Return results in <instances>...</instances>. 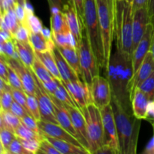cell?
<instances>
[{"instance_id":"obj_1","label":"cell","mask_w":154,"mask_h":154,"mask_svg":"<svg viewBox=\"0 0 154 154\" xmlns=\"http://www.w3.org/2000/svg\"><path fill=\"white\" fill-rule=\"evenodd\" d=\"M106 73L112 95L126 108H129L130 85L133 77L132 57L123 55L117 50L114 54H111Z\"/></svg>"},{"instance_id":"obj_2","label":"cell","mask_w":154,"mask_h":154,"mask_svg":"<svg viewBox=\"0 0 154 154\" xmlns=\"http://www.w3.org/2000/svg\"><path fill=\"white\" fill-rule=\"evenodd\" d=\"M111 105L114 111L120 154H135L137 152L141 120L129 111L117 98L112 95Z\"/></svg>"},{"instance_id":"obj_3","label":"cell","mask_w":154,"mask_h":154,"mask_svg":"<svg viewBox=\"0 0 154 154\" xmlns=\"http://www.w3.org/2000/svg\"><path fill=\"white\" fill-rule=\"evenodd\" d=\"M133 11L132 2L114 0V29L116 48L120 53L132 57Z\"/></svg>"},{"instance_id":"obj_4","label":"cell","mask_w":154,"mask_h":154,"mask_svg":"<svg viewBox=\"0 0 154 154\" xmlns=\"http://www.w3.org/2000/svg\"><path fill=\"white\" fill-rule=\"evenodd\" d=\"M84 27L98 65L106 72L96 0H84Z\"/></svg>"},{"instance_id":"obj_5","label":"cell","mask_w":154,"mask_h":154,"mask_svg":"<svg viewBox=\"0 0 154 154\" xmlns=\"http://www.w3.org/2000/svg\"><path fill=\"white\" fill-rule=\"evenodd\" d=\"M96 2L107 72L112 54V45L114 39V5L109 4L106 0H96Z\"/></svg>"},{"instance_id":"obj_6","label":"cell","mask_w":154,"mask_h":154,"mask_svg":"<svg viewBox=\"0 0 154 154\" xmlns=\"http://www.w3.org/2000/svg\"><path fill=\"white\" fill-rule=\"evenodd\" d=\"M81 110L87 123L89 150L90 153H96L104 145V127L101 111L94 104H90Z\"/></svg>"},{"instance_id":"obj_7","label":"cell","mask_w":154,"mask_h":154,"mask_svg":"<svg viewBox=\"0 0 154 154\" xmlns=\"http://www.w3.org/2000/svg\"><path fill=\"white\" fill-rule=\"evenodd\" d=\"M79 55L81 69V78L90 85L93 78L99 75L100 68L91 49L88 38L84 28L83 36L77 49Z\"/></svg>"},{"instance_id":"obj_8","label":"cell","mask_w":154,"mask_h":154,"mask_svg":"<svg viewBox=\"0 0 154 154\" xmlns=\"http://www.w3.org/2000/svg\"><path fill=\"white\" fill-rule=\"evenodd\" d=\"M100 111L104 127V145L109 147L114 154H120L118 135L112 106L110 104Z\"/></svg>"},{"instance_id":"obj_9","label":"cell","mask_w":154,"mask_h":154,"mask_svg":"<svg viewBox=\"0 0 154 154\" xmlns=\"http://www.w3.org/2000/svg\"><path fill=\"white\" fill-rule=\"evenodd\" d=\"M93 104L102 109L110 105L112 99V90L111 84L107 78L97 75L90 84Z\"/></svg>"},{"instance_id":"obj_10","label":"cell","mask_w":154,"mask_h":154,"mask_svg":"<svg viewBox=\"0 0 154 154\" xmlns=\"http://www.w3.org/2000/svg\"><path fill=\"white\" fill-rule=\"evenodd\" d=\"M63 83L80 109L88 106L90 104H93L90 85L85 81L78 79Z\"/></svg>"},{"instance_id":"obj_11","label":"cell","mask_w":154,"mask_h":154,"mask_svg":"<svg viewBox=\"0 0 154 154\" xmlns=\"http://www.w3.org/2000/svg\"><path fill=\"white\" fill-rule=\"evenodd\" d=\"M4 57L7 61L8 64L11 67L13 68L15 72L17 73L18 76L20 78L21 82H22L24 91L26 93V94L35 96L37 84H36L35 78L32 70L26 67L19 59Z\"/></svg>"},{"instance_id":"obj_12","label":"cell","mask_w":154,"mask_h":154,"mask_svg":"<svg viewBox=\"0 0 154 154\" xmlns=\"http://www.w3.org/2000/svg\"><path fill=\"white\" fill-rule=\"evenodd\" d=\"M33 74H34V72H33ZM34 76L35 78L36 84H37L35 96L37 97L38 101L41 120H44V121L55 123V124H59L58 120H57V117H56L55 111H54V103H53L51 96L47 93L41 81H39L38 78L36 77L35 74Z\"/></svg>"},{"instance_id":"obj_13","label":"cell","mask_w":154,"mask_h":154,"mask_svg":"<svg viewBox=\"0 0 154 154\" xmlns=\"http://www.w3.org/2000/svg\"><path fill=\"white\" fill-rule=\"evenodd\" d=\"M150 23L148 7L140 8L133 12L132 23V51L136 48L139 42L145 34L148 25Z\"/></svg>"},{"instance_id":"obj_14","label":"cell","mask_w":154,"mask_h":154,"mask_svg":"<svg viewBox=\"0 0 154 154\" xmlns=\"http://www.w3.org/2000/svg\"><path fill=\"white\" fill-rule=\"evenodd\" d=\"M153 27L151 22L148 25L145 34L143 36L142 39L138 46L136 47L132 54V64L133 69V76L137 73L138 69L141 66L143 60L145 58L146 55L151 50L152 40H153Z\"/></svg>"},{"instance_id":"obj_15","label":"cell","mask_w":154,"mask_h":154,"mask_svg":"<svg viewBox=\"0 0 154 154\" xmlns=\"http://www.w3.org/2000/svg\"><path fill=\"white\" fill-rule=\"evenodd\" d=\"M38 125L39 129L41 131V134L43 136L52 137V138L68 141V142L72 143L74 144L84 147L81 142L75 137H74L72 134L67 132L66 129H63L60 125L44 121L42 120L38 121Z\"/></svg>"},{"instance_id":"obj_16","label":"cell","mask_w":154,"mask_h":154,"mask_svg":"<svg viewBox=\"0 0 154 154\" xmlns=\"http://www.w3.org/2000/svg\"><path fill=\"white\" fill-rule=\"evenodd\" d=\"M70 114L72 124L77 132L78 141L81 142L83 147L87 149L89 152V140L88 133L86 120L82 111L78 107L66 106Z\"/></svg>"},{"instance_id":"obj_17","label":"cell","mask_w":154,"mask_h":154,"mask_svg":"<svg viewBox=\"0 0 154 154\" xmlns=\"http://www.w3.org/2000/svg\"><path fill=\"white\" fill-rule=\"evenodd\" d=\"M154 72V57L151 51H149L143 60L137 73L132 77L130 85V99L135 89L147 79ZM131 101V100H130Z\"/></svg>"},{"instance_id":"obj_18","label":"cell","mask_w":154,"mask_h":154,"mask_svg":"<svg viewBox=\"0 0 154 154\" xmlns=\"http://www.w3.org/2000/svg\"><path fill=\"white\" fill-rule=\"evenodd\" d=\"M63 12L64 13L65 17H66V22H67L69 30H70L72 34L73 35L74 37L76 39L78 46L79 43L81 42V38H82L84 25H83L76 10L72 6L70 2L66 5Z\"/></svg>"},{"instance_id":"obj_19","label":"cell","mask_w":154,"mask_h":154,"mask_svg":"<svg viewBox=\"0 0 154 154\" xmlns=\"http://www.w3.org/2000/svg\"><path fill=\"white\" fill-rule=\"evenodd\" d=\"M48 93V92H47ZM49 96H51V99L54 103V111H55L56 117H57L58 123L63 129H66L67 132L72 134L74 137L78 139V135H77V132L75 131V128H74L73 124H72V119H71L70 114H69V111L66 108V107L60 102V100L54 97L53 95L48 93Z\"/></svg>"},{"instance_id":"obj_20","label":"cell","mask_w":154,"mask_h":154,"mask_svg":"<svg viewBox=\"0 0 154 154\" xmlns=\"http://www.w3.org/2000/svg\"><path fill=\"white\" fill-rule=\"evenodd\" d=\"M53 53H54V58L57 62V67H58L63 82L66 83L69 82V81L81 79L79 75H78V73L75 72V69L70 66L67 60L64 58V57L61 54L59 48L56 46V45L53 49Z\"/></svg>"},{"instance_id":"obj_21","label":"cell","mask_w":154,"mask_h":154,"mask_svg":"<svg viewBox=\"0 0 154 154\" xmlns=\"http://www.w3.org/2000/svg\"><path fill=\"white\" fill-rule=\"evenodd\" d=\"M131 106L134 115L139 120H146L148 107V96L139 88H136L131 97Z\"/></svg>"},{"instance_id":"obj_22","label":"cell","mask_w":154,"mask_h":154,"mask_svg":"<svg viewBox=\"0 0 154 154\" xmlns=\"http://www.w3.org/2000/svg\"><path fill=\"white\" fill-rule=\"evenodd\" d=\"M14 42L17 53L19 57V60L29 69H32L35 58V53L32 46L30 42H23L13 39Z\"/></svg>"},{"instance_id":"obj_23","label":"cell","mask_w":154,"mask_h":154,"mask_svg":"<svg viewBox=\"0 0 154 154\" xmlns=\"http://www.w3.org/2000/svg\"><path fill=\"white\" fill-rule=\"evenodd\" d=\"M48 139L60 154H90L87 149L68 141L57 139L49 136H44Z\"/></svg>"},{"instance_id":"obj_24","label":"cell","mask_w":154,"mask_h":154,"mask_svg":"<svg viewBox=\"0 0 154 154\" xmlns=\"http://www.w3.org/2000/svg\"><path fill=\"white\" fill-rule=\"evenodd\" d=\"M29 42L35 52H46L53 51L55 47V43L52 39H48L42 32H32L29 34Z\"/></svg>"},{"instance_id":"obj_25","label":"cell","mask_w":154,"mask_h":154,"mask_svg":"<svg viewBox=\"0 0 154 154\" xmlns=\"http://www.w3.org/2000/svg\"><path fill=\"white\" fill-rule=\"evenodd\" d=\"M35 55L42 62L45 67L49 70V72L54 76L57 79L62 81L61 76H60V72H59L58 67H57V62L54 58L53 51H48L46 52H35Z\"/></svg>"},{"instance_id":"obj_26","label":"cell","mask_w":154,"mask_h":154,"mask_svg":"<svg viewBox=\"0 0 154 154\" xmlns=\"http://www.w3.org/2000/svg\"><path fill=\"white\" fill-rule=\"evenodd\" d=\"M57 48H59L64 58L67 60L68 63L75 69V72L81 78V65H80L79 55H78V52L76 48L71 46L57 47Z\"/></svg>"},{"instance_id":"obj_27","label":"cell","mask_w":154,"mask_h":154,"mask_svg":"<svg viewBox=\"0 0 154 154\" xmlns=\"http://www.w3.org/2000/svg\"><path fill=\"white\" fill-rule=\"evenodd\" d=\"M51 27L52 34L68 33L70 32L66 22V17L63 11L51 14Z\"/></svg>"},{"instance_id":"obj_28","label":"cell","mask_w":154,"mask_h":154,"mask_svg":"<svg viewBox=\"0 0 154 154\" xmlns=\"http://www.w3.org/2000/svg\"><path fill=\"white\" fill-rule=\"evenodd\" d=\"M32 70L34 72L35 75H36L39 81L44 84V83L50 82V81H53L55 79L54 75L49 72L48 69L45 67V65L42 63V62L39 60L35 55V58L34 63H33L32 67Z\"/></svg>"},{"instance_id":"obj_29","label":"cell","mask_w":154,"mask_h":154,"mask_svg":"<svg viewBox=\"0 0 154 154\" xmlns=\"http://www.w3.org/2000/svg\"><path fill=\"white\" fill-rule=\"evenodd\" d=\"M0 127L9 128L14 132L22 124L21 119L11 111H0Z\"/></svg>"},{"instance_id":"obj_30","label":"cell","mask_w":154,"mask_h":154,"mask_svg":"<svg viewBox=\"0 0 154 154\" xmlns=\"http://www.w3.org/2000/svg\"><path fill=\"white\" fill-rule=\"evenodd\" d=\"M17 138L14 131L7 127H0V144L1 153L8 154V150L12 141Z\"/></svg>"},{"instance_id":"obj_31","label":"cell","mask_w":154,"mask_h":154,"mask_svg":"<svg viewBox=\"0 0 154 154\" xmlns=\"http://www.w3.org/2000/svg\"><path fill=\"white\" fill-rule=\"evenodd\" d=\"M51 95H53L54 97H56L58 100H60L65 106L78 107L76 103L75 102V101H74V99H72V96L70 95L69 92L68 91L66 87L63 84V81H60L58 87L54 91V93Z\"/></svg>"},{"instance_id":"obj_32","label":"cell","mask_w":154,"mask_h":154,"mask_svg":"<svg viewBox=\"0 0 154 154\" xmlns=\"http://www.w3.org/2000/svg\"><path fill=\"white\" fill-rule=\"evenodd\" d=\"M1 18L4 20L8 30L10 32L12 38H13L14 34L20 25V23L17 17L16 14H15L14 9H9L4 13L1 14Z\"/></svg>"},{"instance_id":"obj_33","label":"cell","mask_w":154,"mask_h":154,"mask_svg":"<svg viewBox=\"0 0 154 154\" xmlns=\"http://www.w3.org/2000/svg\"><path fill=\"white\" fill-rule=\"evenodd\" d=\"M15 134L17 137L21 139L24 140H31V139H39L42 140L44 138V136L40 133L34 132L29 129L28 127L22 124L15 130Z\"/></svg>"},{"instance_id":"obj_34","label":"cell","mask_w":154,"mask_h":154,"mask_svg":"<svg viewBox=\"0 0 154 154\" xmlns=\"http://www.w3.org/2000/svg\"><path fill=\"white\" fill-rule=\"evenodd\" d=\"M0 48H1V55L4 56L5 57L19 59L13 38L7 41V42H1Z\"/></svg>"},{"instance_id":"obj_35","label":"cell","mask_w":154,"mask_h":154,"mask_svg":"<svg viewBox=\"0 0 154 154\" xmlns=\"http://www.w3.org/2000/svg\"><path fill=\"white\" fill-rule=\"evenodd\" d=\"M27 105L30 114L37 121L41 120L40 108H39L38 101L36 96L27 94Z\"/></svg>"},{"instance_id":"obj_36","label":"cell","mask_w":154,"mask_h":154,"mask_svg":"<svg viewBox=\"0 0 154 154\" xmlns=\"http://www.w3.org/2000/svg\"><path fill=\"white\" fill-rule=\"evenodd\" d=\"M138 88L148 96L150 101L154 100V72L140 84Z\"/></svg>"},{"instance_id":"obj_37","label":"cell","mask_w":154,"mask_h":154,"mask_svg":"<svg viewBox=\"0 0 154 154\" xmlns=\"http://www.w3.org/2000/svg\"><path fill=\"white\" fill-rule=\"evenodd\" d=\"M26 26L28 27L29 32H42V28H43L42 22L39 20V18L34 14V13L27 14Z\"/></svg>"},{"instance_id":"obj_38","label":"cell","mask_w":154,"mask_h":154,"mask_svg":"<svg viewBox=\"0 0 154 154\" xmlns=\"http://www.w3.org/2000/svg\"><path fill=\"white\" fill-rule=\"evenodd\" d=\"M14 101V99L10 90H5L2 93H0V111H10Z\"/></svg>"},{"instance_id":"obj_39","label":"cell","mask_w":154,"mask_h":154,"mask_svg":"<svg viewBox=\"0 0 154 154\" xmlns=\"http://www.w3.org/2000/svg\"><path fill=\"white\" fill-rule=\"evenodd\" d=\"M10 91H11V93L12 96H13L14 101H16L17 102H18L19 104H20V105H22L23 108H25L26 109V111L30 114V112L29 111V109H28V105H27V94H26V93L24 90L14 88V87H11Z\"/></svg>"},{"instance_id":"obj_40","label":"cell","mask_w":154,"mask_h":154,"mask_svg":"<svg viewBox=\"0 0 154 154\" xmlns=\"http://www.w3.org/2000/svg\"><path fill=\"white\" fill-rule=\"evenodd\" d=\"M21 144L24 147V148L29 151L30 154H36L38 152L40 148L41 141L42 140L39 139H31V140H24L19 138Z\"/></svg>"},{"instance_id":"obj_41","label":"cell","mask_w":154,"mask_h":154,"mask_svg":"<svg viewBox=\"0 0 154 154\" xmlns=\"http://www.w3.org/2000/svg\"><path fill=\"white\" fill-rule=\"evenodd\" d=\"M29 30L25 25L20 24L13 35V39L23 42H29Z\"/></svg>"},{"instance_id":"obj_42","label":"cell","mask_w":154,"mask_h":154,"mask_svg":"<svg viewBox=\"0 0 154 154\" xmlns=\"http://www.w3.org/2000/svg\"><path fill=\"white\" fill-rule=\"evenodd\" d=\"M8 81L9 84L12 87L16 89H19V90H23V87L22 82L20 81V78L18 76L17 73L15 72L14 69L12 67H11L8 64Z\"/></svg>"},{"instance_id":"obj_43","label":"cell","mask_w":154,"mask_h":154,"mask_svg":"<svg viewBox=\"0 0 154 154\" xmlns=\"http://www.w3.org/2000/svg\"><path fill=\"white\" fill-rule=\"evenodd\" d=\"M8 154H30V153L24 148L20 139L17 137L11 144L8 150Z\"/></svg>"},{"instance_id":"obj_44","label":"cell","mask_w":154,"mask_h":154,"mask_svg":"<svg viewBox=\"0 0 154 154\" xmlns=\"http://www.w3.org/2000/svg\"><path fill=\"white\" fill-rule=\"evenodd\" d=\"M38 153L60 154V152L54 147V146L48 139H46L45 137L41 141L40 148H39Z\"/></svg>"},{"instance_id":"obj_45","label":"cell","mask_w":154,"mask_h":154,"mask_svg":"<svg viewBox=\"0 0 154 154\" xmlns=\"http://www.w3.org/2000/svg\"><path fill=\"white\" fill-rule=\"evenodd\" d=\"M20 119L23 124L25 125L26 127H28L29 129L34 131V132L41 134V131L39 129L38 125V121L31 114H26Z\"/></svg>"},{"instance_id":"obj_46","label":"cell","mask_w":154,"mask_h":154,"mask_svg":"<svg viewBox=\"0 0 154 154\" xmlns=\"http://www.w3.org/2000/svg\"><path fill=\"white\" fill-rule=\"evenodd\" d=\"M69 33H60V34H52L53 40L57 47L70 46L69 42Z\"/></svg>"},{"instance_id":"obj_47","label":"cell","mask_w":154,"mask_h":154,"mask_svg":"<svg viewBox=\"0 0 154 154\" xmlns=\"http://www.w3.org/2000/svg\"><path fill=\"white\" fill-rule=\"evenodd\" d=\"M71 4L72 5L76 10L83 25L84 21V0H69Z\"/></svg>"},{"instance_id":"obj_48","label":"cell","mask_w":154,"mask_h":154,"mask_svg":"<svg viewBox=\"0 0 154 154\" xmlns=\"http://www.w3.org/2000/svg\"><path fill=\"white\" fill-rule=\"evenodd\" d=\"M14 11L15 14H16L17 17L20 24L26 26V22L27 19V13L25 8L17 3L14 8Z\"/></svg>"},{"instance_id":"obj_49","label":"cell","mask_w":154,"mask_h":154,"mask_svg":"<svg viewBox=\"0 0 154 154\" xmlns=\"http://www.w3.org/2000/svg\"><path fill=\"white\" fill-rule=\"evenodd\" d=\"M0 78L5 81L9 84L8 81V63L5 57L1 55V61H0Z\"/></svg>"},{"instance_id":"obj_50","label":"cell","mask_w":154,"mask_h":154,"mask_svg":"<svg viewBox=\"0 0 154 154\" xmlns=\"http://www.w3.org/2000/svg\"><path fill=\"white\" fill-rule=\"evenodd\" d=\"M10 111L13 114H14L15 115L19 117L20 118H22L23 117H24L26 114H30L25 108H23L20 104L17 102L16 101H14L13 104H12L11 107Z\"/></svg>"},{"instance_id":"obj_51","label":"cell","mask_w":154,"mask_h":154,"mask_svg":"<svg viewBox=\"0 0 154 154\" xmlns=\"http://www.w3.org/2000/svg\"><path fill=\"white\" fill-rule=\"evenodd\" d=\"M48 2L49 4L50 8H57L63 11L66 5L69 2V0H48Z\"/></svg>"},{"instance_id":"obj_52","label":"cell","mask_w":154,"mask_h":154,"mask_svg":"<svg viewBox=\"0 0 154 154\" xmlns=\"http://www.w3.org/2000/svg\"><path fill=\"white\" fill-rule=\"evenodd\" d=\"M149 0H132V11H135L140 8L144 7H148Z\"/></svg>"},{"instance_id":"obj_53","label":"cell","mask_w":154,"mask_h":154,"mask_svg":"<svg viewBox=\"0 0 154 154\" xmlns=\"http://www.w3.org/2000/svg\"><path fill=\"white\" fill-rule=\"evenodd\" d=\"M147 120H148L150 123L154 126V100L150 101L147 107Z\"/></svg>"},{"instance_id":"obj_54","label":"cell","mask_w":154,"mask_h":154,"mask_svg":"<svg viewBox=\"0 0 154 154\" xmlns=\"http://www.w3.org/2000/svg\"><path fill=\"white\" fill-rule=\"evenodd\" d=\"M0 37H1V40H0L1 42H7V41L13 38L10 32L4 29H1V32H0Z\"/></svg>"},{"instance_id":"obj_55","label":"cell","mask_w":154,"mask_h":154,"mask_svg":"<svg viewBox=\"0 0 154 154\" xmlns=\"http://www.w3.org/2000/svg\"><path fill=\"white\" fill-rule=\"evenodd\" d=\"M42 32L45 37L47 38L48 39H52V32L51 30H49L48 29L45 28V27H43L42 29Z\"/></svg>"},{"instance_id":"obj_56","label":"cell","mask_w":154,"mask_h":154,"mask_svg":"<svg viewBox=\"0 0 154 154\" xmlns=\"http://www.w3.org/2000/svg\"><path fill=\"white\" fill-rule=\"evenodd\" d=\"M148 11L150 17L154 15V0H149Z\"/></svg>"},{"instance_id":"obj_57","label":"cell","mask_w":154,"mask_h":154,"mask_svg":"<svg viewBox=\"0 0 154 154\" xmlns=\"http://www.w3.org/2000/svg\"><path fill=\"white\" fill-rule=\"evenodd\" d=\"M24 8H25L26 11V13L27 14H33L34 13V10H33V8L32 6L31 5V4H29V3L27 2L26 3V5H24Z\"/></svg>"},{"instance_id":"obj_58","label":"cell","mask_w":154,"mask_h":154,"mask_svg":"<svg viewBox=\"0 0 154 154\" xmlns=\"http://www.w3.org/2000/svg\"><path fill=\"white\" fill-rule=\"evenodd\" d=\"M150 22H151L152 25H153V40H152V45H151V51L153 54V57H154V15L153 16L150 17Z\"/></svg>"},{"instance_id":"obj_59","label":"cell","mask_w":154,"mask_h":154,"mask_svg":"<svg viewBox=\"0 0 154 154\" xmlns=\"http://www.w3.org/2000/svg\"><path fill=\"white\" fill-rule=\"evenodd\" d=\"M17 3L19 5H20L23 6L26 5V3L27 2V0H17Z\"/></svg>"},{"instance_id":"obj_60","label":"cell","mask_w":154,"mask_h":154,"mask_svg":"<svg viewBox=\"0 0 154 154\" xmlns=\"http://www.w3.org/2000/svg\"><path fill=\"white\" fill-rule=\"evenodd\" d=\"M107 2H108V3H109V4H111V5H114V0H106Z\"/></svg>"},{"instance_id":"obj_61","label":"cell","mask_w":154,"mask_h":154,"mask_svg":"<svg viewBox=\"0 0 154 154\" xmlns=\"http://www.w3.org/2000/svg\"><path fill=\"white\" fill-rule=\"evenodd\" d=\"M152 141H153V144H154V134H153V138H152Z\"/></svg>"},{"instance_id":"obj_62","label":"cell","mask_w":154,"mask_h":154,"mask_svg":"<svg viewBox=\"0 0 154 154\" xmlns=\"http://www.w3.org/2000/svg\"><path fill=\"white\" fill-rule=\"evenodd\" d=\"M126 1H128V2H132V0H126Z\"/></svg>"}]
</instances>
